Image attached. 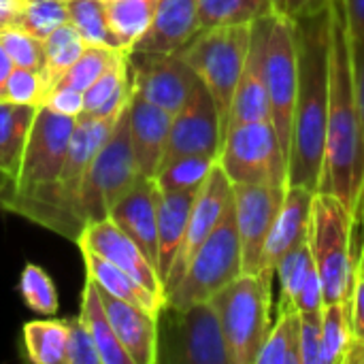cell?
Returning <instances> with one entry per match:
<instances>
[{
	"instance_id": "cell-1",
	"label": "cell",
	"mask_w": 364,
	"mask_h": 364,
	"mask_svg": "<svg viewBox=\"0 0 364 364\" xmlns=\"http://www.w3.org/2000/svg\"><path fill=\"white\" fill-rule=\"evenodd\" d=\"M328 21V115L324 166L318 192H328L341 198L358 222L364 188V128L354 77L352 38L341 0L331 2Z\"/></svg>"
},
{
	"instance_id": "cell-2",
	"label": "cell",
	"mask_w": 364,
	"mask_h": 364,
	"mask_svg": "<svg viewBox=\"0 0 364 364\" xmlns=\"http://www.w3.org/2000/svg\"><path fill=\"white\" fill-rule=\"evenodd\" d=\"M299 47V87L288 156V183L320 190L328 115V11L294 21Z\"/></svg>"
},
{
	"instance_id": "cell-3",
	"label": "cell",
	"mask_w": 364,
	"mask_h": 364,
	"mask_svg": "<svg viewBox=\"0 0 364 364\" xmlns=\"http://www.w3.org/2000/svg\"><path fill=\"white\" fill-rule=\"evenodd\" d=\"M119 115L113 117H94L85 113L79 115L64 166L55 183L34 200L19 205L13 213L77 243L85 228L81 218L83 183L96 151L111 134Z\"/></svg>"
},
{
	"instance_id": "cell-4",
	"label": "cell",
	"mask_w": 364,
	"mask_h": 364,
	"mask_svg": "<svg viewBox=\"0 0 364 364\" xmlns=\"http://www.w3.org/2000/svg\"><path fill=\"white\" fill-rule=\"evenodd\" d=\"M358 226L348 205L328 192H316L311 224H309V247L324 286L326 303L350 301L352 288L358 273L354 258V228Z\"/></svg>"
},
{
	"instance_id": "cell-5",
	"label": "cell",
	"mask_w": 364,
	"mask_h": 364,
	"mask_svg": "<svg viewBox=\"0 0 364 364\" xmlns=\"http://www.w3.org/2000/svg\"><path fill=\"white\" fill-rule=\"evenodd\" d=\"M75 124V117L62 115L45 105L38 107L17 175L13 177L9 192L0 198L2 209L13 213L19 205L34 200L55 183L68 154Z\"/></svg>"
},
{
	"instance_id": "cell-6",
	"label": "cell",
	"mask_w": 364,
	"mask_h": 364,
	"mask_svg": "<svg viewBox=\"0 0 364 364\" xmlns=\"http://www.w3.org/2000/svg\"><path fill=\"white\" fill-rule=\"evenodd\" d=\"M271 279L243 273L222 288L213 305L232 364H256L258 352L271 331Z\"/></svg>"
},
{
	"instance_id": "cell-7",
	"label": "cell",
	"mask_w": 364,
	"mask_h": 364,
	"mask_svg": "<svg viewBox=\"0 0 364 364\" xmlns=\"http://www.w3.org/2000/svg\"><path fill=\"white\" fill-rule=\"evenodd\" d=\"M252 28L254 23L203 28L177 51L211 92L222 117V136L235 90L247 60Z\"/></svg>"
},
{
	"instance_id": "cell-8",
	"label": "cell",
	"mask_w": 364,
	"mask_h": 364,
	"mask_svg": "<svg viewBox=\"0 0 364 364\" xmlns=\"http://www.w3.org/2000/svg\"><path fill=\"white\" fill-rule=\"evenodd\" d=\"M158 363L232 364L211 303L171 307L158 316Z\"/></svg>"
},
{
	"instance_id": "cell-9",
	"label": "cell",
	"mask_w": 364,
	"mask_h": 364,
	"mask_svg": "<svg viewBox=\"0 0 364 364\" xmlns=\"http://www.w3.org/2000/svg\"><path fill=\"white\" fill-rule=\"evenodd\" d=\"M239 275H243V260L235 207H230L215 230L198 247L179 284L166 294V305L190 307L196 303H209Z\"/></svg>"
},
{
	"instance_id": "cell-10",
	"label": "cell",
	"mask_w": 364,
	"mask_h": 364,
	"mask_svg": "<svg viewBox=\"0 0 364 364\" xmlns=\"http://www.w3.org/2000/svg\"><path fill=\"white\" fill-rule=\"evenodd\" d=\"M141 171L134 160L128 107L117 117L111 134L96 151L81 194V218L83 224H92L109 218L111 209L132 190L141 179Z\"/></svg>"
},
{
	"instance_id": "cell-11",
	"label": "cell",
	"mask_w": 364,
	"mask_h": 364,
	"mask_svg": "<svg viewBox=\"0 0 364 364\" xmlns=\"http://www.w3.org/2000/svg\"><path fill=\"white\" fill-rule=\"evenodd\" d=\"M218 164L237 183L288 188V158L271 119L243 122L226 130Z\"/></svg>"
},
{
	"instance_id": "cell-12",
	"label": "cell",
	"mask_w": 364,
	"mask_h": 364,
	"mask_svg": "<svg viewBox=\"0 0 364 364\" xmlns=\"http://www.w3.org/2000/svg\"><path fill=\"white\" fill-rule=\"evenodd\" d=\"M299 87V47L294 19L286 13L271 15L267 32V92L271 124L286 158L290 156L294 102Z\"/></svg>"
},
{
	"instance_id": "cell-13",
	"label": "cell",
	"mask_w": 364,
	"mask_h": 364,
	"mask_svg": "<svg viewBox=\"0 0 364 364\" xmlns=\"http://www.w3.org/2000/svg\"><path fill=\"white\" fill-rule=\"evenodd\" d=\"M286 188L269 183H237L235 186V222L241 243L243 273L273 277L264 267V247L282 205Z\"/></svg>"
},
{
	"instance_id": "cell-14",
	"label": "cell",
	"mask_w": 364,
	"mask_h": 364,
	"mask_svg": "<svg viewBox=\"0 0 364 364\" xmlns=\"http://www.w3.org/2000/svg\"><path fill=\"white\" fill-rule=\"evenodd\" d=\"M132 92L175 115L190 98L198 75L175 53H130Z\"/></svg>"
},
{
	"instance_id": "cell-15",
	"label": "cell",
	"mask_w": 364,
	"mask_h": 364,
	"mask_svg": "<svg viewBox=\"0 0 364 364\" xmlns=\"http://www.w3.org/2000/svg\"><path fill=\"white\" fill-rule=\"evenodd\" d=\"M222 117L211 92L198 79L186 105L173 115L162 164L179 156H220ZM160 164V166H162Z\"/></svg>"
},
{
	"instance_id": "cell-16",
	"label": "cell",
	"mask_w": 364,
	"mask_h": 364,
	"mask_svg": "<svg viewBox=\"0 0 364 364\" xmlns=\"http://www.w3.org/2000/svg\"><path fill=\"white\" fill-rule=\"evenodd\" d=\"M232 200H235V186L228 179V175L222 171V166L215 164L211 175L203 183V188L196 192V198L192 203L186 239L179 250V256L173 264V271L166 279V286H164L166 294L179 284V279L186 273L188 264L192 262L194 254L205 243V239L215 230V226L222 222L226 211L232 207Z\"/></svg>"
},
{
	"instance_id": "cell-17",
	"label": "cell",
	"mask_w": 364,
	"mask_h": 364,
	"mask_svg": "<svg viewBox=\"0 0 364 364\" xmlns=\"http://www.w3.org/2000/svg\"><path fill=\"white\" fill-rule=\"evenodd\" d=\"M77 245H79V250H87V252L109 260L111 264H115L117 269L128 273L132 279H136L141 286H145L151 294L166 301L164 284L160 279L158 269L143 254V250L109 218L87 224L83 228Z\"/></svg>"
},
{
	"instance_id": "cell-18",
	"label": "cell",
	"mask_w": 364,
	"mask_h": 364,
	"mask_svg": "<svg viewBox=\"0 0 364 364\" xmlns=\"http://www.w3.org/2000/svg\"><path fill=\"white\" fill-rule=\"evenodd\" d=\"M269 21H271V15L254 21L247 60H245L243 73L239 77L232 102H230V111H228V117L224 124V134L228 128L243 124V122L271 119L269 92H267V32H269Z\"/></svg>"
},
{
	"instance_id": "cell-19",
	"label": "cell",
	"mask_w": 364,
	"mask_h": 364,
	"mask_svg": "<svg viewBox=\"0 0 364 364\" xmlns=\"http://www.w3.org/2000/svg\"><path fill=\"white\" fill-rule=\"evenodd\" d=\"M314 196V190L288 183L264 247V267L271 275H275V267L286 254L309 239Z\"/></svg>"
},
{
	"instance_id": "cell-20",
	"label": "cell",
	"mask_w": 364,
	"mask_h": 364,
	"mask_svg": "<svg viewBox=\"0 0 364 364\" xmlns=\"http://www.w3.org/2000/svg\"><path fill=\"white\" fill-rule=\"evenodd\" d=\"M171 122L173 115L136 92L130 94L128 102V124H130V141H132V151L136 166L143 177L154 179L166 149L168 132H171Z\"/></svg>"
},
{
	"instance_id": "cell-21",
	"label": "cell",
	"mask_w": 364,
	"mask_h": 364,
	"mask_svg": "<svg viewBox=\"0 0 364 364\" xmlns=\"http://www.w3.org/2000/svg\"><path fill=\"white\" fill-rule=\"evenodd\" d=\"M158 186L149 177H141L132 190L111 209L109 220L115 222L158 269Z\"/></svg>"
},
{
	"instance_id": "cell-22",
	"label": "cell",
	"mask_w": 364,
	"mask_h": 364,
	"mask_svg": "<svg viewBox=\"0 0 364 364\" xmlns=\"http://www.w3.org/2000/svg\"><path fill=\"white\" fill-rule=\"evenodd\" d=\"M98 294L113 324V331L124 350L130 354L132 364L158 363V316L105 292L100 286Z\"/></svg>"
},
{
	"instance_id": "cell-23",
	"label": "cell",
	"mask_w": 364,
	"mask_h": 364,
	"mask_svg": "<svg viewBox=\"0 0 364 364\" xmlns=\"http://www.w3.org/2000/svg\"><path fill=\"white\" fill-rule=\"evenodd\" d=\"M200 32L196 0H158L147 34L132 53H175Z\"/></svg>"
},
{
	"instance_id": "cell-24",
	"label": "cell",
	"mask_w": 364,
	"mask_h": 364,
	"mask_svg": "<svg viewBox=\"0 0 364 364\" xmlns=\"http://www.w3.org/2000/svg\"><path fill=\"white\" fill-rule=\"evenodd\" d=\"M194 198L196 192H160L158 196V273L164 286L183 245Z\"/></svg>"
},
{
	"instance_id": "cell-25",
	"label": "cell",
	"mask_w": 364,
	"mask_h": 364,
	"mask_svg": "<svg viewBox=\"0 0 364 364\" xmlns=\"http://www.w3.org/2000/svg\"><path fill=\"white\" fill-rule=\"evenodd\" d=\"M79 252H81V258L85 262L87 277H92L105 292H109V294H113L126 303H132L136 307H143L154 316H160L166 301L151 294L145 286H141L136 279H132L128 273H124L122 269H117L109 260L87 252V250H79Z\"/></svg>"
},
{
	"instance_id": "cell-26",
	"label": "cell",
	"mask_w": 364,
	"mask_h": 364,
	"mask_svg": "<svg viewBox=\"0 0 364 364\" xmlns=\"http://www.w3.org/2000/svg\"><path fill=\"white\" fill-rule=\"evenodd\" d=\"M132 94L130 77V53L122 55L111 68H107L85 92V115L94 117H113L119 115Z\"/></svg>"
},
{
	"instance_id": "cell-27",
	"label": "cell",
	"mask_w": 364,
	"mask_h": 364,
	"mask_svg": "<svg viewBox=\"0 0 364 364\" xmlns=\"http://www.w3.org/2000/svg\"><path fill=\"white\" fill-rule=\"evenodd\" d=\"M79 316L85 322V326H87L96 348H98L102 364H132L130 354L124 350L122 341L117 339V335L113 331V324H111L107 309H105L100 294H98V284L92 277L85 279V286L81 292Z\"/></svg>"
},
{
	"instance_id": "cell-28",
	"label": "cell",
	"mask_w": 364,
	"mask_h": 364,
	"mask_svg": "<svg viewBox=\"0 0 364 364\" xmlns=\"http://www.w3.org/2000/svg\"><path fill=\"white\" fill-rule=\"evenodd\" d=\"M36 111V105H19L0 98V168L11 177V181L17 175Z\"/></svg>"
},
{
	"instance_id": "cell-29",
	"label": "cell",
	"mask_w": 364,
	"mask_h": 364,
	"mask_svg": "<svg viewBox=\"0 0 364 364\" xmlns=\"http://www.w3.org/2000/svg\"><path fill=\"white\" fill-rule=\"evenodd\" d=\"M87 43L77 32V28L68 21L53 30L47 38H43V66H41V79L45 87V96L58 85V81L64 77V73L77 62V58L83 53Z\"/></svg>"
},
{
	"instance_id": "cell-30",
	"label": "cell",
	"mask_w": 364,
	"mask_h": 364,
	"mask_svg": "<svg viewBox=\"0 0 364 364\" xmlns=\"http://www.w3.org/2000/svg\"><path fill=\"white\" fill-rule=\"evenodd\" d=\"M158 0H107V19L119 49L132 53L147 34L156 15Z\"/></svg>"
},
{
	"instance_id": "cell-31",
	"label": "cell",
	"mask_w": 364,
	"mask_h": 364,
	"mask_svg": "<svg viewBox=\"0 0 364 364\" xmlns=\"http://www.w3.org/2000/svg\"><path fill=\"white\" fill-rule=\"evenodd\" d=\"M23 348L28 360L34 364H66L68 318L28 322L23 326Z\"/></svg>"
},
{
	"instance_id": "cell-32",
	"label": "cell",
	"mask_w": 364,
	"mask_h": 364,
	"mask_svg": "<svg viewBox=\"0 0 364 364\" xmlns=\"http://www.w3.org/2000/svg\"><path fill=\"white\" fill-rule=\"evenodd\" d=\"M203 28L254 23L269 15L282 13L273 0H196Z\"/></svg>"
},
{
	"instance_id": "cell-33",
	"label": "cell",
	"mask_w": 364,
	"mask_h": 364,
	"mask_svg": "<svg viewBox=\"0 0 364 364\" xmlns=\"http://www.w3.org/2000/svg\"><path fill=\"white\" fill-rule=\"evenodd\" d=\"M218 164V158L213 156H179L168 162H164L154 181L160 192L171 194V192H198L207 177L211 175L213 166Z\"/></svg>"
},
{
	"instance_id": "cell-34",
	"label": "cell",
	"mask_w": 364,
	"mask_h": 364,
	"mask_svg": "<svg viewBox=\"0 0 364 364\" xmlns=\"http://www.w3.org/2000/svg\"><path fill=\"white\" fill-rule=\"evenodd\" d=\"M256 364H301L299 311H279L258 352Z\"/></svg>"
},
{
	"instance_id": "cell-35",
	"label": "cell",
	"mask_w": 364,
	"mask_h": 364,
	"mask_svg": "<svg viewBox=\"0 0 364 364\" xmlns=\"http://www.w3.org/2000/svg\"><path fill=\"white\" fill-rule=\"evenodd\" d=\"M352 343L350 301L326 303L322 309V352L320 364H346Z\"/></svg>"
},
{
	"instance_id": "cell-36",
	"label": "cell",
	"mask_w": 364,
	"mask_h": 364,
	"mask_svg": "<svg viewBox=\"0 0 364 364\" xmlns=\"http://www.w3.org/2000/svg\"><path fill=\"white\" fill-rule=\"evenodd\" d=\"M66 9L68 21L77 28L87 45L119 49L107 19V0H66Z\"/></svg>"
},
{
	"instance_id": "cell-37",
	"label": "cell",
	"mask_w": 364,
	"mask_h": 364,
	"mask_svg": "<svg viewBox=\"0 0 364 364\" xmlns=\"http://www.w3.org/2000/svg\"><path fill=\"white\" fill-rule=\"evenodd\" d=\"M314 267H316V262L311 256L309 239L305 243H301L299 247H294L290 254H286L277 262L275 275L279 279V311H292V309L296 311L294 303H296L299 290L303 288V284Z\"/></svg>"
},
{
	"instance_id": "cell-38",
	"label": "cell",
	"mask_w": 364,
	"mask_h": 364,
	"mask_svg": "<svg viewBox=\"0 0 364 364\" xmlns=\"http://www.w3.org/2000/svg\"><path fill=\"white\" fill-rule=\"evenodd\" d=\"M128 51L113 49V47L87 45L83 53L77 58V62L64 73V77L58 81L55 87H73V90L85 92L107 68H111Z\"/></svg>"
},
{
	"instance_id": "cell-39",
	"label": "cell",
	"mask_w": 364,
	"mask_h": 364,
	"mask_svg": "<svg viewBox=\"0 0 364 364\" xmlns=\"http://www.w3.org/2000/svg\"><path fill=\"white\" fill-rule=\"evenodd\" d=\"M64 23H68L66 0H21L15 28L36 38H47Z\"/></svg>"
},
{
	"instance_id": "cell-40",
	"label": "cell",
	"mask_w": 364,
	"mask_h": 364,
	"mask_svg": "<svg viewBox=\"0 0 364 364\" xmlns=\"http://www.w3.org/2000/svg\"><path fill=\"white\" fill-rule=\"evenodd\" d=\"M19 294L32 311L45 318H53L60 309V299L53 279L38 264L30 262L23 267L19 277Z\"/></svg>"
},
{
	"instance_id": "cell-41",
	"label": "cell",
	"mask_w": 364,
	"mask_h": 364,
	"mask_svg": "<svg viewBox=\"0 0 364 364\" xmlns=\"http://www.w3.org/2000/svg\"><path fill=\"white\" fill-rule=\"evenodd\" d=\"M0 47L9 53L15 66L34 68L41 73L43 66V38H36L19 28L0 30Z\"/></svg>"
},
{
	"instance_id": "cell-42",
	"label": "cell",
	"mask_w": 364,
	"mask_h": 364,
	"mask_svg": "<svg viewBox=\"0 0 364 364\" xmlns=\"http://www.w3.org/2000/svg\"><path fill=\"white\" fill-rule=\"evenodd\" d=\"M2 100L41 107L43 100H45V87H43L41 73L34 70V68L15 66L13 73H11V77H9V81H6Z\"/></svg>"
},
{
	"instance_id": "cell-43",
	"label": "cell",
	"mask_w": 364,
	"mask_h": 364,
	"mask_svg": "<svg viewBox=\"0 0 364 364\" xmlns=\"http://www.w3.org/2000/svg\"><path fill=\"white\" fill-rule=\"evenodd\" d=\"M350 318H352V343L346 356V364H363L364 360V271L358 262L356 282L350 296Z\"/></svg>"
},
{
	"instance_id": "cell-44",
	"label": "cell",
	"mask_w": 364,
	"mask_h": 364,
	"mask_svg": "<svg viewBox=\"0 0 364 364\" xmlns=\"http://www.w3.org/2000/svg\"><path fill=\"white\" fill-rule=\"evenodd\" d=\"M66 364H102L98 348H96L85 322L81 320V316L68 318Z\"/></svg>"
},
{
	"instance_id": "cell-45",
	"label": "cell",
	"mask_w": 364,
	"mask_h": 364,
	"mask_svg": "<svg viewBox=\"0 0 364 364\" xmlns=\"http://www.w3.org/2000/svg\"><path fill=\"white\" fill-rule=\"evenodd\" d=\"M301 324V364H320L322 352V311L299 314Z\"/></svg>"
},
{
	"instance_id": "cell-46",
	"label": "cell",
	"mask_w": 364,
	"mask_h": 364,
	"mask_svg": "<svg viewBox=\"0 0 364 364\" xmlns=\"http://www.w3.org/2000/svg\"><path fill=\"white\" fill-rule=\"evenodd\" d=\"M43 105L58 111V113H62V115H68V117L77 119L85 111V96H83V92L73 90V87H53L45 96Z\"/></svg>"
},
{
	"instance_id": "cell-47",
	"label": "cell",
	"mask_w": 364,
	"mask_h": 364,
	"mask_svg": "<svg viewBox=\"0 0 364 364\" xmlns=\"http://www.w3.org/2000/svg\"><path fill=\"white\" fill-rule=\"evenodd\" d=\"M326 305V299H324V286H322V279H320V273L318 269L314 267L311 273L307 275L303 288L299 290V296H296V311L299 314H320Z\"/></svg>"
},
{
	"instance_id": "cell-48",
	"label": "cell",
	"mask_w": 364,
	"mask_h": 364,
	"mask_svg": "<svg viewBox=\"0 0 364 364\" xmlns=\"http://www.w3.org/2000/svg\"><path fill=\"white\" fill-rule=\"evenodd\" d=\"M350 38H352V49L360 51L364 49V0H341Z\"/></svg>"
},
{
	"instance_id": "cell-49",
	"label": "cell",
	"mask_w": 364,
	"mask_h": 364,
	"mask_svg": "<svg viewBox=\"0 0 364 364\" xmlns=\"http://www.w3.org/2000/svg\"><path fill=\"white\" fill-rule=\"evenodd\" d=\"M331 2L333 0H282V13H286L294 21L309 19L326 13Z\"/></svg>"
},
{
	"instance_id": "cell-50",
	"label": "cell",
	"mask_w": 364,
	"mask_h": 364,
	"mask_svg": "<svg viewBox=\"0 0 364 364\" xmlns=\"http://www.w3.org/2000/svg\"><path fill=\"white\" fill-rule=\"evenodd\" d=\"M19 6H21V0H0V30L17 26Z\"/></svg>"
},
{
	"instance_id": "cell-51",
	"label": "cell",
	"mask_w": 364,
	"mask_h": 364,
	"mask_svg": "<svg viewBox=\"0 0 364 364\" xmlns=\"http://www.w3.org/2000/svg\"><path fill=\"white\" fill-rule=\"evenodd\" d=\"M354 77H356V92H358V105H360V117H363L364 128V49L354 51Z\"/></svg>"
},
{
	"instance_id": "cell-52",
	"label": "cell",
	"mask_w": 364,
	"mask_h": 364,
	"mask_svg": "<svg viewBox=\"0 0 364 364\" xmlns=\"http://www.w3.org/2000/svg\"><path fill=\"white\" fill-rule=\"evenodd\" d=\"M13 68H15L13 60H11L9 53L0 47V98L4 96V87H6V81H9Z\"/></svg>"
},
{
	"instance_id": "cell-53",
	"label": "cell",
	"mask_w": 364,
	"mask_h": 364,
	"mask_svg": "<svg viewBox=\"0 0 364 364\" xmlns=\"http://www.w3.org/2000/svg\"><path fill=\"white\" fill-rule=\"evenodd\" d=\"M9 188H11V177L0 168V198L9 192Z\"/></svg>"
},
{
	"instance_id": "cell-54",
	"label": "cell",
	"mask_w": 364,
	"mask_h": 364,
	"mask_svg": "<svg viewBox=\"0 0 364 364\" xmlns=\"http://www.w3.org/2000/svg\"><path fill=\"white\" fill-rule=\"evenodd\" d=\"M358 224L363 228V254H360V258H364V188L363 194H360V207H358Z\"/></svg>"
},
{
	"instance_id": "cell-55",
	"label": "cell",
	"mask_w": 364,
	"mask_h": 364,
	"mask_svg": "<svg viewBox=\"0 0 364 364\" xmlns=\"http://www.w3.org/2000/svg\"><path fill=\"white\" fill-rule=\"evenodd\" d=\"M273 2H275V4H277V9L282 11V0H273Z\"/></svg>"
},
{
	"instance_id": "cell-56",
	"label": "cell",
	"mask_w": 364,
	"mask_h": 364,
	"mask_svg": "<svg viewBox=\"0 0 364 364\" xmlns=\"http://www.w3.org/2000/svg\"><path fill=\"white\" fill-rule=\"evenodd\" d=\"M360 269L364 271V258H360Z\"/></svg>"
},
{
	"instance_id": "cell-57",
	"label": "cell",
	"mask_w": 364,
	"mask_h": 364,
	"mask_svg": "<svg viewBox=\"0 0 364 364\" xmlns=\"http://www.w3.org/2000/svg\"><path fill=\"white\" fill-rule=\"evenodd\" d=\"M363 364H364V360H363Z\"/></svg>"
}]
</instances>
